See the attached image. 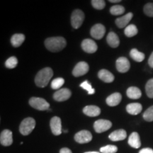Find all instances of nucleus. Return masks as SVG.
<instances>
[{"mask_svg":"<svg viewBox=\"0 0 153 153\" xmlns=\"http://www.w3.org/2000/svg\"><path fill=\"white\" fill-rule=\"evenodd\" d=\"M66 41L63 37H51L45 41V48L51 52H59L65 48Z\"/></svg>","mask_w":153,"mask_h":153,"instance_id":"f257e3e1","label":"nucleus"},{"mask_svg":"<svg viewBox=\"0 0 153 153\" xmlns=\"http://www.w3.org/2000/svg\"><path fill=\"white\" fill-rule=\"evenodd\" d=\"M53 76V71L51 68H45L42 69L36 74L35 78L36 85L39 87H46L52 76Z\"/></svg>","mask_w":153,"mask_h":153,"instance_id":"f03ea898","label":"nucleus"},{"mask_svg":"<svg viewBox=\"0 0 153 153\" xmlns=\"http://www.w3.org/2000/svg\"><path fill=\"white\" fill-rule=\"evenodd\" d=\"M36 126V120L33 118H26L19 126V131L23 135H28L33 131Z\"/></svg>","mask_w":153,"mask_h":153,"instance_id":"7ed1b4c3","label":"nucleus"},{"mask_svg":"<svg viewBox=\"0 0 153 153\" xmlns=\"http://www.w3.org/2000/svg\"><path fill=\"white\" fill-rule=\"evenodd\" d=\"M30 106L39 111H45L50 108L49 103L45 99L39 97H32L29 99Z\"/></svg>","mask_w":153,"mask_h":153,"instance_id":"20e7f679","label":"nucleus"},{"mask_svg":"<svg viewBox=\"0 0 153 153\" xmlns=\"http://www.w3.org/2000/svg\"><path fill=\"white\" fill-rule=\"evenodd\" d=\"M85 19V14L79 9H75L73 11L71 16V24L72 27L75 29L79 28L83 24Z\"/></svg>","mask_w":153,"mask_h":153,"instance_id":"39448f33","label":"nucleus"},{"mask_svg":"<svg viewBox=\"0 0 153 153\" xmlns=\"http://www.w3.org/2000/svg\"><path fill=\"white\" fill-rule=\"evenodd\" d=\"M112 126V123L110 120L99 119L95 121L94 124V128L97 133H101L109 130Z\"/></svg>","mask_w":153,"mask_h":153,"instance_id":"423d86ee","label":"nucleus"},{"mask_svg":"<svg viewBox=\"0 0 153 153\" xmlns=\"http://www.w3.org/2000/svg\"><path fill=\"white\" fill-rule=\"evenodd\" d=\"M74 140L76 143L79 144H85V143H89L92 140V135L89 131L83 130L75 134Z\"/></svg>","mask_w":153,"mask_h":153,"instance_id":"0eeeda50","label":"nucleus"},{"mask_svg":"<svg viewBox=\"0 0 153 153\" xmlns=\"http://www.w3.org/2000/svg\"><path fill=\"white\" fill-rule=\"evenodd\" d=\"M105 33H106V28L104 26L101 24H95L91 27L90 30L91 36L97 40L101 39L104 37Z\"/></svg>","mask_w":153,"mask_h":153,"instance_id":"6e6552de","label":"nucleus"},{"mask_svg":"<svg viewBox=\"0 0 153 153\" xmlns=\"http://www.w3.org/2000/svg\"><path fill=\"white\" fill-rule=\"evenodd\" d=\"M89 65L86 62H79L76 65L72 71V74L74 76H80L85 75L89 72Z\"/></svg>","mask_w":153,"mask_h":153,"instance_id":"1a4fd4ad","label":"nucleus"},{"mask_svg":"<svg viewBox=\"0 0 153 153\" xmlns=\"http://www.w3.org/2000/svg\"><path fill=\"white\" fill-rule=\"evenodd\" d=\"M71 91L67 88H63L57 90L53 94V98L57 101H65L69 99L71 97Z\"/></svg>","mask_w":153,"mask_h":153,"instance_id":"9d476101","label":"nucleus"},{"mask_svg":"<svg viewBox=\"0 0 153 153\" xmlns=\"http://www.w3.org/2000/svg\"><path fill=\"white\" fill-rule=\"evenodd\" d=\"M50 126L53 135H60L62 133V124H61V119L59 117L54 116L51 118Z\"/></svg>","mask_w":153,"mask_h":153,"instance_id":"9b49d317","label":"nucleus"},{"mask_svg":"<svg viewBox=\"0 0 153 153\" xmlns=\"http://www.w3.org/2000/svg\"><path fill=\"white\" fill-rule=\"evenodd\" d=\"M116 69L120 73H125L129 70L131 64L129 60L125 57H120L116 60Z\"/></svg>","mask_w":153,"mask_h":153,"instance_id":"f8f14e48","label":"nucleus"},{"mask_svg":"<svg viewBox=\"0 0 153 153\" xmlns=\"http://www.w3.org/2000/svg\"><path fill=\"white\" fill-rule=\"evenodd\" d=\"M82 48L85 52L87 53H94L97 51V43L91 39H85L82 42Z\"/></svg>","mask_w":153,"mask_h":153,"instance_id":"ddd939ff","label":"nucleus"},{"mask_svg":"<svg viewBox=\"0 0 153 153\" xmlns=\"http://www.w3.org/2000/svg\"><path fill=\"white\" fill-rule=\"evenodd\" d=\"M0 143L3 146H10L13 143L12 132L9 130H4L0 135Z\"/></svg>","mask_w":153,"mask_h":153,"instance_id":"4468645a","label":"nucleus"},{"mask_svg":"<svg viewBox=\"0 0 153 153\" xmlns=\"http://www.w3.org/2000/svg\"><path fill=\"white\" fill-rule=\"evenodd\" d=\"M133 14L131 12L128 13L127 14L124 15V16L119 17V18L116 19V26H118L119 28H123L124 27H127L128 23L131 22V20L133 18Z\"/></svg>","mask_w":153,"mask_h":153,"instance_id":"2eb2a0df","label":"nucleus"},{"mask_svg":"<svg viewBox=\"0 0 153 153\" xmlns=\"http://www.w3.org/2000/svg\"><path fill=\"white\" fill-rule=\"evenodd\" d=\"M126 137H127V133H126L125 130L123 129H119L112 132L108 136L109 139L112 141L123 140L126 138Z\"/></svg>","mask_w":153,"mask_h":153,"instance_id":"dca6fc26","label":"nucleus"},{"mask_svg":"<svg viewBox=\"0 0 153 153\" xmlns=\"http://www.w3.org/2000/svg\"><path fill=\"white\" fill-rule=\"evenodd\" d=\"M122 99V96L120 93L116 92L112 94L109 97H107L106 104L109 106H116L120 103Z\"/></svg>","mask_w":153,"mask_h":153,"instance_id":"f3484780","label":"nucleus"},{"mask_svg":"<svg viewBox=\"0 0 153 153\" xmlns=\"http://www.w3.org/2000/svg\"><path fill=\"white\" fill-rule=\"evenodd\" d=\"M98 76L99 79L106 83H111L114 80V74L107 70H101L99 72Z\"/></svg>","mask_w":153,"mask_h":153,"instance_id":"a211bd4d","label":"nucleus"},{"mask_svg":"<svg viewBox=\"0 0 153 153\" xmlns=\"http://www.w3.org/2000/svg\"><path fill=\"white\" fill-rule=\"evenodd\" d=\"M128 144L131 147L133 148L137 149L141 146L140 138L138 133L136 132H133L131 134L128 138Z\"/></svg>","mask_w":153,"mask_h":153,"instance_id":"6ab92c4d","label":"nucleus"},{"mask_svg":"<svg viewBox=\"0 0 153 153\" xmlns=\"http://www.w3.org/2000/svg\"><path fill=\"white\" fill-rule=\"evenodd\" d=\"M83 112L88 116L96 117L101 114V109L97 106H87L83 108Z\"/></svg>","mask_w":153,"mask_h":153,"instance_id":"aec40b11","label":"nucleus"},{"mask_svg":"<svg viewBox=\"0 0 153 153\" xmlns=\"http://www.w3.org/2000/svg\"><path fill=\"white\" fill-rule=\"evenodd\" d=\"M143 106L139 103H132L126 106V111L131 115H137L142 111Z\"/></svg>","mask_w":153,"mask_h":153,"instance_id":"412c9836","label":"nucleus"},{"mask_svg":"<svg viewBox=\"0 0 153 153\" xmlns=\"http://www.w3.org/2000/svg\"><path fill=\"white\" fill-rule=\"evenodd\" d=\"M107 43L111 48H117L120 44V40L118 36L114 32H110L106 38Z\"/></svg>","mask_w":153,"mask_h":153,"instance_id":"4be33fe9","label":"nucleus"},{"mask_svg":"<svg viewBox=\"0 0 153 153\" xmlns=\"http://www.w3.org/2000/svg\"><path fill=\"white\" fill-rule=\"evenodd\" d=\"M126 94L128 97L131 99H140L142 96L141 91L140 90L139 88L136 87H131L127 89Z\"/></svg>","mask_w":153,"mask_h":153,"instance_id":"5701e85b","label":"nucleus"},{"mask_svg":"<svg viewBox=\"0 0 153 153\" xmlns=\"http://www.w3.org/2000/svg\"><path fill=\"white\" fill-rule=\"evenodd\" d=\"M25 41V36L22 33H16L12 36L11 38V43L15 48H18L22 45Z\"/></svg>","mask_w":153,"mask_h":153,"instance_id":"b1692460","label":"nucleus"},{"mask_svg":"<svg viewBox=\"0 0 153 153\" xmlns=\"http://www.w3.org/2000/svg\"><path fill=\"white\" fill-rule=\"evenodd\" d=\"M130 56L131 57V58L133 59V60L138 62H142V61L144 60L145 59L144 53L140 52V51H138L135 48L131 50V52H130Z\"/></svg>","mask_w":153,"mask_h":153,"instance_id":"393cba45","label":"nucleus"},{"mask_svg":"<svg viewBox=\"0 0 153 153\" xmlns=\"http://www.w3.org/2000/svg\"><path fill=\"white\" fill-rule=\"evenodd\" d=\"M137 32H138V30H137L136 26L133 24L128 25L127 27H126L125 30H124L125 35L128 38H131L136 36L137 34Z\"/></svg>","mask_w":153,"mask_h":153,"instance_id":"a878e982","label":"nucleus"},{"mask_svg":"<svg viewBox=\"0 0 153 153\" xmlns=\"http://www.w3.org/2000/svg\"><path fill=\"white\" fill-rule=\"evenodd\" d=\"M110 12L112 15L118 16V15L123 14L125 12V8L121 5H114L111 7Z\"/></svg>","mask_w":153,"mask_h":153,"instance_id":"bb28decb","label":"nucleus"},{"mask_svg":"<svg viewBox=\"0 0 153 153\" xmlns=\"http://www.w3.org/2000/svg\"><path fill=\"white\" fill-rule=\"evenodd\" d=\"M65 79L62 77H58L53 79L51 82V88L53 89H60V88L64 85Z\"/></svg>","mask_w":153,"mask_h":153,"instance_id":"cd10ccee","label":"nucleus"},{"mask_svg":"<svg viewBox=\"0 0 153 153\" xmlns=\"http://www.w3.org/2000/svg\"><path fill=\"white\" fill-rule=\"evenodd\" d=\"M117 151V147L113 145H108L100 148V152L101 153H116Z\"/></svg>","mask_w":153,"mask_h":153,"instance_id":"c85d7f7f","label":"nucleus"},{"mask_svg":"<svg viewBox=\"0 0 153 153\" xmlns=\"http://www.w3.org/2000/svg\"><path fill=\"white\" fill-rule=\"evenodd\" d=\"M145 91L149 98L153 99V78L147 82L145 85Z\"/></svg>","mask_w":153,"mask_h":153,"instance_id":"c756f323","label":"nucleus"},{"mask_svg":"<svg viewBox=\"0 0 153 153\" xmlns=\"http://www.w3.org/2000/svg\"><path fill=\"white\" fill-rule=\"evenodd\" d=\"M18 64V60L16 57L12 56L9 57L8 60H7L5 62V65L7 68L9 69H13L15 68Z\"/></svg>","mask_w":153,"mask_h":153,"instance_id":"7c9ffc66","label":"nucleus"},{"mask_svg":"<svg viewBox=\"0 0 153 153\" xmlns=\"http://www.w3.org/2000/svg\"><path fill=\"white\" fill-rule=\"evenodd\" d=\"M143 118L148 122L153 121V106H150L143 114Z\"/></svg>","mask_w":153,"mask_h":153,"instance_id":"2f4dec72","label":"nucleus"},{"mask_svg":"<svg viewBox=\"0 0 153 153\" xmlns=\"http://www.w3.org/2000/svg\"><path fill=\"white\" fill-rule=\"evenodd\" d=\"M91 4H92L94 9H98V10H101L106 6V2H105L104 0H92L91 1Z\"/></svg>","mask_w":153,"mask_h":153,"instance_id":"473e14b6","label":"nucleus"},{"mask_svg":"<svg viewBox=\"0 0 153 153\" xmlns=\"http://www.w3.org/2000/svg\"><path fill=\"white\" fill-rule=\"evenodd\" d=\"M80 87L83 88L84 89H85L89 94H93L95 92L94 89H93L91 85H90V83L88 81H85L84 82H82L81 85H80Z\"/></svg>","mask_w":153,"mask_h":153,"instance_id":"72a5a7b5","label":"nucleus"},{"mask_svg":"<svg viewBox=\"0 0 153 153\" xmlns=\"http://www.w3.org/2000/svg\"><path fill=\"white\" fill-rule=\"evenodd\" d=\"M144 13L149 17H153V3H148L143 9Z\"/></svg>","mask_w":153,"mask_h":153,"instance_id":"f704fd0d","label":"nucleus"},{"mask_svg":"<svg viewBox=\"0 0 153 153\" xmlns=\"http://www.w3.org/2000/svg\"><path fill=\"white\" fill-rule=\"evenodd\" d=\"M139 153H153V150L151 148H143L140 151Z\"/></svg>","mask_w":153,"mask_h":153,"instance_id":"c9c22d12","label":"nucleus"},{"mask_svg":"<svg viewBox=\"0 0 153 153\" xmlns=\"http://www.w3.org/2000/svg\"><path fill=\"white\" fill-rule=\"evenodd\" d=\"M148 64H149V65L150 66V68H153V52L152 53V54L150 55V57H149Z\"/></svg>","mask_w":153,"mask_h":153,"instance_id":"e433bc0d","label":"nucleus"},{"mask_svg":"<svg viewBox=\"0 0 153 153\" xmlns=\"http://www.w3.org/2000/svg\"><path fill=\"white\" fill-rule=\"evenodd\" d=\"M60 153H72V151L70 150L69 148H62L60 150Z\"/></svg>","mask_w":153,"mask_h":153,"instance_id":"4c0bfd02","label":"nucleus"},{"mask_svg":"<svg viewBox=\"0 0 153 153\" xmlns=\"http://www.w3.org/2000/svg\"><path fill=\"white\" fill-rule=\"evenodd\" d=\"M109 1L111 3H118V2H120V0H110Z\"/></svg>","mask_w":153,"mask_h":153,"instance_id":"58836bf2","label":"nucleus"},{"mask_svg":"<svg viewBox=\"0 0 153 153\" xmlns=\"http://www.w3.org/2000/svg\"><path fill=\"white\" fill-rule=\"evenodd\" d=\"M85 153H99V152H94H94H85Z\"/></svg>","mask_w":153,"mask_h":153,"instance_id":"ea45409f","label":"nucleus"}]
</instances>
